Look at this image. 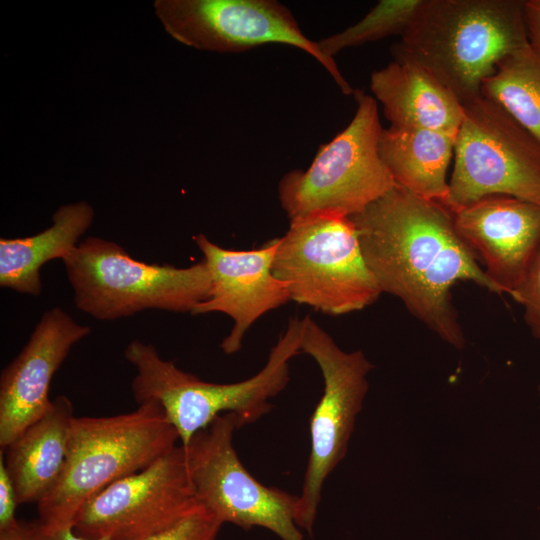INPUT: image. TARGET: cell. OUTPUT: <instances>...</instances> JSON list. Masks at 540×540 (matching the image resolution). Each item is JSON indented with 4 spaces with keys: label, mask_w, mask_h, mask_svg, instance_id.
I'll list each match as a JSON object with an SVG mask.
<instances>
[{
    "label": "cell",
    "mask_w": 540,
    "mask_h": 540,
    "mask_svg": "<svg viewBox=\"0 0 540 540\" xmlns=\"http://www.w3.org/2000/svg\"><path fill=\"white\" fill-rule=\"evenodd\" d=\"M349 218L382 293L400 299L444 342L463 349L466 339L452 287L469 281L498 295L504 291L478 265L475 252L456 231L451 211L396 185Z\"/></svg>",
    "instance_id": "1"
},
{
    "label": "cell",
    "mask_w": 540,
    "mask_h": 540,
    "mask_svg": "<svg viewBox=\"0 0 540 540\" xmlns=\"http://www.w3.org/2000/svg\"><path fill=\"white\" fill-rule=\"evenodd\" d=\"M523 0H421L392 46L464 105L481 95L499 61L529 43Z\"/></svg>",
    "instance_id": "2"
},
{
    "label": "cell",
    "mask_w": 540,
    "mask_h": 540,
    "mask_svg": "<svg viewBox=\"0 0 540 540\" xmlns=\"http://www.w3.org/2000/svg\"><path fill=\"white\" fill-rule=\"evenodd\" d=\"M179 436L153 402L129 413L74 417L62 473L37 503L40 525L73 526L81 507L113 482L139 472L177 446Z\"/></svg>",
    "instance_id": "3"
},
{
    "label": "cell",
    "mask_w": 540,
    "mask_h": 540,
    "mask_svg": "<svg viewBox=\"0 0 540 540\" xmlns=\"http://www.w3.org/2000/svg\"><path fill=\"white\" fill-rule=\"evenodd\" d=\"M303 325V318H291L264 367L235 383L203 381L179 369L173 361L162 359L152 344H141L129 357L136 369L133 397L138 405L158 404L182 446L224 413L236 414L242 426L254 423L271 410L269 400L286 388L289 362L301 353Z\"/></svg>",
    "instance_id": "4"
},
{
    "label": "cell",
    "mask_w": 540,
    "mask_h": 540,
    "mask_svg": "<svg viewBox=\"0 0 540 540\" xmlns=\"http://www.w3.org/2000/svg\"><path fill=\"white\" fill-rule=\"evenodd\" d=\"M74 304L97 320H115L150 309L192 312L209 297L206 263L184 268L134 259L118 243L89 236L62 260Z\"/></svg>",
    "instance_id": "5"
},
{
    "label": "cell",
    "mask_w": 540,
    "mask_h": 540,
    "mask_svg": "<svg viewBox=\"0 0 540 540\" xmlns=\"http://www.w3.org/2000/svg\"><path fill=\"white\" fill-rule=\"evenodd\" d=\"M353 95L357 109L346 128L320 146L306 170L290 171L278 184L290 223L354 216L396 186L379 153L383 128L376 100L361 90Z\"/></svg>",
    "instance_id": "6"
},
{
    "label": "cell",
    "mask_w": 540,
    "mask_h": 540,
    "mask_svg": "<svg viewBox=\"0 0 540 540\" xmlns=\"http://www.w3.org/2000/svg\"><path fill=\"white\" fill-rule=\"evenodd\" d=\"M272 271L291 300L332 316L362 310L382 294L349 217L291 222L278 238Z\"/></svg>",
    "instance_id": "7"
},
{
    "label": "cell",
    "mask_w": 540,
    "mask_h": 540,
    "mask_svg": "<svg viewBox=\"0 0 540 540\" xmlns=\"http://www.w3.org/2000/svg\"><path fill=\"white\" fill-rule=\"evenodd\" d=\"M462 106L444 206L451 210L491 195L540 204V142L482 94Z\"/></svg>",
    "instance_id": "8"
},
{
    "label": "cell",
    "mask_w": 540,
    "mask_h": 540,
    "mask_svg": "<svg viewBox=\"0 0 540 540\" xmlns=\"http://www.w3.org/2000/svg\"><path fill=\"white\" fill-rule=\"evenodd\" d=\"M241 426L236 414L224 413L183 446L198 504L222 524L262 527L281 540H303L296 523L298 496L260 483L242 464L233 446Z\"/></svg>",
    "instance_id": "9"
},
{
    "label": "cell",
    "mask_w": 540,
    "mask_h": 540,
    "mask_svg": "<svg viewBox=\"0 0 540 540\" xmlns=\"http://www.w3.org/2000/svg\"><path fill=\"white\" fill-rule=\"evenodd\" d=\"M303 323L301 353L318 364L324 384L310 418V453L296 513L298 527L312 534L323 485L346 455L374 366L361 350H342L310 316Z\"/></svg>",
    "instance_id": "10"
},
{
    "label": "cell",
    "mask_w": 540,
    "mask_h": 540,
    "mask_svg": "<svg viewBox=\"0 0 540 540\" xmlns=\"http://www.w3.org/2000/svg\"><path fill=\"white\" fill-rule=\"evenodd\" d=\"M154 12L177 42L198 50L239 53L270 43L290 45L318 61L341 89L354 90L334 59L301 30L292 12L274 0H156Z\"/></svg>",
    "instance_id": "11"
},
{
    "label": "cell",
    "mask_w": 540,
    "mask_h": 540,
    "mask_svg": "<svg viewBox=\"0 0 540 540\" xmlns=\"http://www.w3.org/2000/svg\"><path fill=\"white\" fill-rule=\"evenodd\" d=\"M197 505L180 444L91 497L73 528L87 538L137 540L174 524Z\"/></svg>",
    "instance_id": "12"
},
{
    "label": "cell",
    "mask_w": 540,
    "mask_h": 540,
    "mask_svg": "<svg viewBox=\"0 0 540 540\" xmlns=\"http://www.w3.org/2000/svg\"><path fill=\"white\" fill-rule=\"evenodd\" d=\"M194 240L209 270L211 289L191 314L218 312L231 317L233 327L220 347L225 354H234L260 317L291 300L286 283L272 271L278 238L250 250L222 248L204 234Z\"/></svg>",
    "instance_id": "13"
},
{
    "label": "cell",
    "mask_w": 540,
    "mask_h": 540,
    "mask_svg": "<svg viewBox=\"0 0 540 540\" xmlns=\"http://www.w3.org/2000/svg\"><path fill=\"white\" fill-rule=\"evenodd\" d=\"M90 331L59 307L45 311L25 346L1 372L0 450L48 409L55 372Z\"/></svg>",
    "instance_id": "14"
},
{
    "label": "cell",
    "mask_w": 540,
    "mask_h": 540,
    "mask_svg": "<svg viewBox=\"0 0 540 540\" xmlns=\"http://www.w3.org/2000/svg\"><path fill=\"white\" fill-rule=\"evenodd\" d=\"M450 211L456 231L479 253L486 274L512 296L540 247V204L491 195Z\"/></svg>",
    "instance_id": "15"
},
{
    "label": "cell",
    "mask_w": 540,
    "mask_h": 540,
    "mask_svg": "<svg viewBox=\"0 0 540 540\" xmlns=\"http://www.w3.org/2000/svg\"><path fill=\"white\" fill-rule=\"evenodd\" d=\"M371 75L370 88L392 127L456 136L463 119L459 100L418 64L393 56Z\"/></svg>",
    "instance_id": "16"
},
{
    "label": "cell",
    "mask_w": 540,
    "mask_h": 540,
    "mask_svg": "<svg viewBox=\"0 0 540 540\" xmlns=\"http://www.w3.org/2000/svg\"><path fill=\"white\" fill-rule=\"evenodd\" d=\"M74 417L70 399L57 396L41 417L1 450L18 505L37 504L56 484L65 464Z\"/></svg>",
    "instance_id": "17"
},
{
    "label": "cell",
    "mask_w": 540,
    "mask_h": 540,
    "mask_svg": "<svg viewBox=\"0 0 540 540\" xmlns=\"http://www.w3.org/2000/svg\"><path fill=\"white\" fill-rule=\"evenodd\" d=\"M94 219L86 201L64 204L52 216V225L28 237L0 239V286L18 293H41L40 269L53 259L63 260L79 243Z\"/></svg>",
    "instance_id": "18"
},
{
    "label": "cell",
    "mask_w": 540,
    "mask_h": 540,
    "mask_svg": "<svg viewBox=\"0 0 540 540\" xmlns=\"http://www.w3.org/2000/svg\"><path fill=\"white\" fill-rule=\"evenodd\" d=\"M455 137L426 129H382L381 159L397 186L429 201L445 205L449 186L447 169Z\"/></svg>",
    "instance_id": "19"
},
{
    "label": "cell",
    "mask_w": 540,
    "mask_h": 540,
    "mask_svg": "<svg viewBox=\"0 0 540 540\" xmlns=\"http://www.w3.org/2000/svg\"><path fill=\"white\" fill-rule=\"evenodd\" d=\"M481 94L540 142V54L530 43L509 53L484 80Z\"/></svg>",
    "instance_id": "20"
},
{
    "label": "cell",
    "mask_w": 540,
    "mask_h": 540,
    "mask_svg": "<svg viewBox=\"0 0 540 540\" xmlns=\"http://www.w3.org/2000/svg\"><path fill=\"white\" fill-rule=\"evenodd\" d=\"M421 0H381L361 20L334 35L317 41L329 58L343 49L376 41L390 35H401Z\"/></svg>",
    "instance_id": "21"
},
{
    "label": "cell",
    "mask_w": 540,
    "mask_h": 540,
    "mask_svg": "<svg viewBox=\"0 0 540 540\" xmlns=\"http://www.w3.org/2000/svg\"><path fill=\"white\" fill-rule=\"evenodd\" d=\"M223 524L198 504L174 524L137 540H217Z\"/></svg>",
    "instance_id": "22"
},
{
    "label": "cell",
    "mask_w": 540,
    "mask_h": 540,
    "mask_svg": "<svg viewBox=\"0 0 540 540\" xmlns=\"http://www.w3.org/2000/svg\"><path fill=\"white\" fill-rule=\"evenodd\" d=\"M511 297L523 306L526 325L540 341V247Z\"/></svg>",
    "instance_id": "23"
},
{
    "label": "cell",
    "mask_w": 540,
    "mask_h": 540,
    "mask_svg": "<svg viewBox=\"0 0 540 540\" xmlns=\"http://www.w3.org/2000/svg\"><path fill=\"white\" fill-rule=\"evenodd\" d=\"M17 505L15 488L5 466L3 452L0 450V530L18 522L15 517Z\"/></svg>",
    "instance_id": "24"
},
{
    "label": "cell",
    "mask_w": 540,
    "mask_h": 540,
    "mask_svg": "<svg viewBox=\"0 0 540 540\" xmlns=\"http://www.w3.org/2000/svg\"><path fill=\"white\" fill-rule=\"evenodd\" d=\"M524 13L529 43L540 54V0L525 1Z\"/></svg>",
    "instance_id": "25"
},
{
    "label": "cell",
    "mask_w": 540,
    "mask_h": 540,
    "mask_svg": "<svg viewBox=\"0 0 540 540\" xmlns=\"http://www.w3.org/2000/svg\"><path fill=\"white\" fill-rule=\"evenodd\" d=\"M38 526L39 540H111L109 538H87L77 534L73 526H64L56 528H47L40 523Z\"/></svg>",
    "instance_id": "26"
},
{
    "label": "cell",
    "mask_w": 540,
    "mask_h": 540,
    "mask_svg": "<svg viewBox=\"0 0 540 540\" xmlns=\"http://www.w3.org/2000/svg\"><path fill=\"white\" fill-rule=\"evenodd\" d=\"M0 540H39L38 526L17 522L11 527L0 530Z\"/></svg>",
    "instance_id": "27"
},
{
    "label": "cell",
    "mask_w": 540,
    "mask_h": 540,
    "mask_svg": "<svg viewBox=\"0 0 540 540\" xmlns=\"http://www.w3.org/2000/svg\"><path fill=\"white\" fill-rule=\"evenodd\" d=\"M538 394H539V401H540V384L538 386Z\"/></svg>",
    "instance_id": "28"
}]
</instances>
